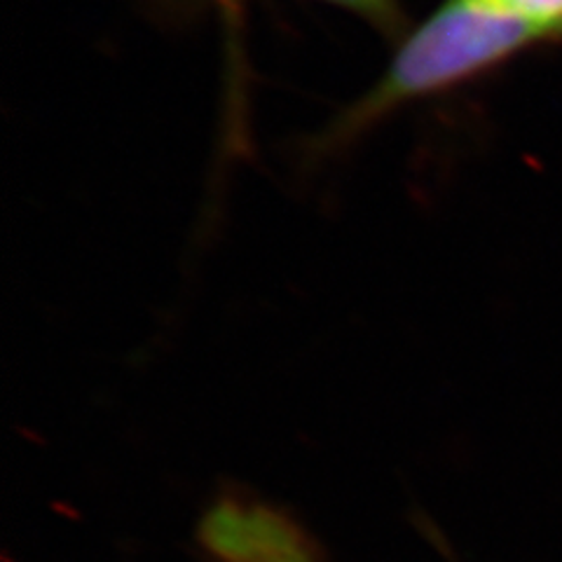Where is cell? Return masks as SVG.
Returning a JSON list of instances; mask_svg holds the SVG:
<instances>
[{
    "instance_id": "277c9868",
    "label": "cell",
    "mask_w": 562,
    "mask_h": 562,
    "mask_svg": "<svg viewBox=\"0 0 562 562\" xmlns=\"http://www.w3.org/2000/svg\"><path fill=\"white\" fill-rule=\"evenodd\" d=\"M324 3L338 5L347 12H355L361 20H368L382 31L398 26V0H324Z\"/></svg>"
},
{
    "instance_id": "5b68a950",
    "label": "cell",
    "mask_w": 562,
    "mask_h": 562,
    "mask_svg": "<svg viewBox=\"0 0 562 562\" xmlns=\"http://www.w3.org/2000/svg\"><path fill=\"white\" fill-rule=\"evenodd\" d=\"M223 3H225V10L233 14L237 10V5H239V0H223Z\"/></svg>"
},
{
    "instance_id": "3957f363",
    "label": "cell",
    "mask_w": 562,
    "mask_h": 562,
    "mask_svg": "<svg viewBox=\"0 0 562 562\" xmlns=\"http://www.w3.org/2000/svg\"><path fill=\"white\" fill-rule=\"evenodd\" d=\"M502 3L532 22L549 38H562V0H502Z\"/></svg>"
},
{
    "instance_id": "7a4b0ae2",
    "label": "cell",
    "mask_w": 562,
    "mask_h": 562,
    "mask_svg": "<svg viewBox=\"0 0 562 562\" xmlns=\"http://www.w3.org/2000/svg\"><path fill=\"white\" fill-rule=\"evenodd\" d=\"M202 539L218 562H314L293 522L251 502L225 499L211 508Z\"/></svg>"
},
{
    "instance_id": "6da1fadb",
    "label": "cell",
    "mask_w": 562,
    "mask_h": 562,
    "mask_svg": "<svg viewBox=\"0 0 562 562\" xmlns=\"http://www.w3.org/2000/svg\"><path fill=\"white\" fill-rule=\"evenodd\" d=\"M541 41L551 38L502 0H446L401 45L375 90L349 115L351 125L403 101L450 90Z\"/></svg>"
}]
</instances>
